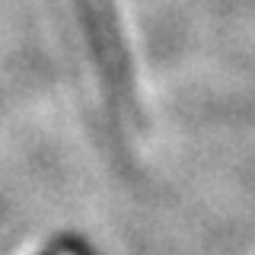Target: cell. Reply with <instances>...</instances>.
<instances>
[{"label":"cell","instance_id":"obj_1","mask_svg":"<svg viewBox=\"0 0 255 255\" xmlns=\"http://www.w3.org/2000/svg\"><path fill=\"white\" fill-rule=\"evenodd\" d=\"M74 6L83 22L86 42L109 77V86L115 93H131V61H128L122 32H118L115 3L112 0H74Z\"/></svg>","mask_w":255,"mask_h":255}]
</instances>
